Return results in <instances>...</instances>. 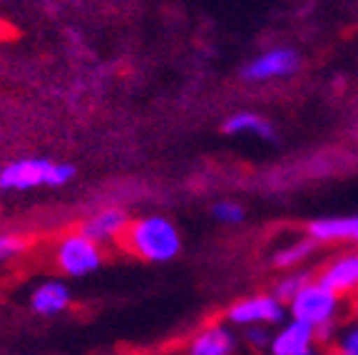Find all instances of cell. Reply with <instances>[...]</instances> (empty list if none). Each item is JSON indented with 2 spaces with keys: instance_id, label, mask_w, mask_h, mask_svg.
Here are the masks:
<instances>
[{
  "instance_id": "cell-22",
  "label": "cell",
  "mask_w": 358,
  "mask_h": 355,
  "mask_svg": "<svg viewBox=\"0 0 358 355\" xmlns=\"http://www.w3.org/2000/svg\"><path fill=\"white\" fill-rule=\"evenodd\" d=\"M356 313H358V305H356ZM356 328H358V326H356Z\"/></svg>"
},
{
  "instance_id": "cell-17",
  "label": "cell",
  "mask_w": 358,
  "mask_h": 355,
  "mask_svg": "<svg viewBox=\"0 0 358 355\" xmlns=\"http://www.w3.org/2000/svg\"><path fill=\"white\" fill-rule=\"evenodd\" d=\"M25 249H28V244L17 236H0V261H8L13 256L22 254Z\"/></svg>"
},
{
  "instance_id": "cell-11",
  "label": "cell",
  "mask_w": 358,
  "mask_h": 355,
  "mask_svg": "<svg viewBox=\"0 0 358 355\" xmlns=\"http://www.w3.org/2000/svg\"><path fill=\"white\" fill-rule=\"evenodd\" d=\"M236 338L229 328L209 326L189 343V355H234Z\"/></svg>"
},
{
  "instance_id": "cell-18",
  "label": "cell",
  "mask_w": 358,
  "mask_h": 355,
  "mask_svg": "<svg viewBox=\"0 0 358 355\" xmlns=\"http://www.w3.org/2000/svg\"><path fill=\"white\" fill-rule=\"evenodd\" d=\"M336 353L338 355H358V328H351V331H346V333L338 335Z\"/></svg>"
},
{
  "instance_id": "cell-21",
  "label": "cell",
  "mask_w": 358,
  "mask_h": 355,
  "mask_svg": "<svg viewBox=\"0 0 358 355\" xmlns=\"http://www.w3.org/2000/svg\"><path fill=\"white\" fill-rule=\"evenodd\" d=\"M299 355H316V353H313V350H306V353H299Z\"/></svg>"
},
{
  "instance_id": "cell-3",
  "label": "cell",
  "mask_w": 358,
  "mask_h": 355,
  "mask_svg": "<svg viewBox=\"0 0 358 355\" xmlns=\"http://www.w3.org/2000/svg\"><path fill=\"white\" fill-rule=\"evenodd\" d=\"M341 296L329 291L324 283L306 281L299 289V294L289 300V313L294 321L306 323V326H311L316 331L321 326L336 323V318L341 313Z\"/></svg>"
},
{
  "instance_id": "cell-23",
  "label": "cell",
  "mask_w": 358,
  "mask_h": 355,
  "mask_svg": "<svg viewBox=\"0 0 358 355\" xmlns=\"http://www.w3.org/2000/svg\"><path fill=\"white\" fill-rule=\"evenodd\" d=\"M331 355H338V353H331Z\"/></svg>"
},
{
  "instance_id": "cell-8",
  "label": "cell",
  "mask_w": 358,
  "mask_h": 355,
  "mask_svg": "<svg viewBox=\"0 0 358 355\" xmlns=\"http://www.w3.org/2000/svg\"><path fill=\"white\" fill-rule=\"evenodd\" d=\"M308 239L316 244H358V217L316 219L306 226Z\"/></svg>"
},
{
  "instance_id": "cell-2",
  "label": "cell",
  "mask_w": 358,
  "mask_h": 355,
  "mask_svg": "<svg viewBox=\"0 0 358 355\" xmlns=\"http://www.w3.org/2000/svg\"><path fill=\"white\" fill-rule=\"evenodd\" d=\"M73 177V164H55L50 159H17L0 169V189L25 191L35 187H62Z\"/></svg>"
},
{
  "instance_id": "cell-1",
  "label": "cell",
  "mask_w": 358,
  "mask_h": 355,
  "mask_svg": "<svg viewBox=\"0 0 358 355\" xmlns=\"http://www.w3.org/2000/svg\"><path fill=\"white\" fill-rule=\"evenodd\" d=\"M120 249L137 256L142 261L164 263L172 261L182 251V236L177 226L164 217H145L127 222L122 233L117 236Z\"/></svg>"
},
{
  "instance_id": "cell-12",
  "label": "cell",
  "mask_w": 358,
  "mask_h": 355,
  "mask_svg": "<svg viewBox=\"0 0 358 355\" xmlns=\"http://www.w3.org/2000/svg\"><path fill=\"white\" fill-rule=\"evenodd\" d=\"M30 303H33V311L40 313V316H55V313H62L67 308V303H70V291H67L65 283L48 281L35 291Z\"/></svg>"
},
{
  "instance_id": "cell-4",
  "label": "cell",
  "mask_w": 358,
  "mask_h": 355,
  "mask_svg": "<svg viewBox=\"0 0 358 355\" xmlns=\"http://www.w3.org/2000/svg\"><path fill=\"white\" fill-rule=\"evenodd\" d=\"M102 259L105 254H102L100 244H95L80 231L67 233L55 251V263L65 276H87L100 268Z\"/></svg>"
},
{
  "instance_id": "cell-9",
  "label": "cell",
  "mask_w": 358,
  "mask_h": 355,
  "mask_svg": "<svg viewBox=\"0 0 358 355\" xmlns=\"http://www.w3.org/2000/svg\"><path fill=\"white\" fill-rule=\"evenodd\" d=\"M313 343H316L313 328L291 318L279 328V333L268 340V348H271V355H299L313 350Z\"/></svg>"
},
{
  "instance_id": "cell-20",
  "label": "cell",
  "mask_w": 358,
  "mask_h": 355,
  "mask_svg": "<svg viewBox=\"0 0 358 355\" xmlns=\"http://www.w3.org/2000/svg\"><path fill=\"white\" fill-rule=\"evenodd\" d=\"M8 33H10V30H8V25L3 20H0V43H3V40L8 38Z\"/></svg>"
},
{
  "instance_id": "cell-14",
  "label": "cell",
  "mask_w": 358,
  "mask_h": 355,
  "mask_svg": "<svg viewBox=\"0 0 358 355\" xmlns=\"http://www.w3.org/2000/svg\"><path fill=\"white\" fill-rule=\"evenodd\" d=\"M316 241H311V239H301V241H296V244H291V246H286V249H281V251H276V256H274V263L276 266H281V268H289V266H299L301 261H306L308 256L316 251Z\"/></svg>"
},
{
  "instance_id": "cell-6",
  "label": "cell",
  "mask_w": 358,
  "mask_h": 355,
  "mask_svg": "<svg viewBox=\"0 0 358 355\" xmlns=\"http://www.w3.org/2000/svg\"><path fill=\"white\" fill-rule=\"evenodd\" d=\"M296 67H299L296 52L291 50V48H276V50H268L264 55L254 57L241 70V75L249 82H266V80H274V78H289V75L296 73Z\"/></svg>"
},
{
  "instance_id": "cell-10",
  "label": "cell",
  "mask_w": 358,
  "mask_h": 355,
  "mask_svg": "<svg viewBox=\"0 0 358 355\" xmlns=\"http://www.w3.org/2000/svg\"><path fill=\"white\" fill-rule=\"evenodd\" d=\"M127 222L129 219L122 209H102L80 226V233H85L95 244H107V241H117Z\"/></svg>"
},
{
  "instance_id": "cell-15",
  "label": "cell",
  "mask_w": 358,
  "mask_h": 355,
  "mask_svg": "<svg viewBox=\"0 0 358 355\" xmlns=\"http://www.w3.org/2000/svg\"><path fill=\"white\" fill-rule=\"evenodd\" d=\"M306 281H311L306 271H301V273H291V276L281 278V281L276 283L274 298H279L281 303H289V300L299 294V289H301V286H303Z\"/></svg>"
},
{
  "instance_id": "cell-16",
  "label": "cell",
  "mask_w": 358,
  "mask_h": 355,
  "mask_svg": "<svg viewBox=\"0 0 358 355\" xmlns=\"http://www.w3.org/2000/svg\"><path fill=\"white\" fill-rule=\"evenodd\" d=\"M214 219L222 224H241L244 222V209L234 201H222L214 206Z\"/></svg>"
},
{
  "instance_id": "cell-19",
  "label": "cell",
  "mask_w": 358,
  "mask_h": 355,
  "mask_svg": "<svg viewBox=\"0 0 358 355\" xmlns=\"http://www.w3.org/2000/svg\"><path fill=\"white\" fill-rule=\"evenodd\" d=\"M246 340H249L254 348H266L271 335L266 333V328L264 326H249L246 328Z\"/></svg>"
},
{
  "instance_id": "cell-7",
  "label": "cell",
  "mask_w": 358,
  "mask_h": 355,
  "mask_svg": "<svg viewBox=\"0 0 358 355\" xmlns=\"http://www.w3.org/2000/svg\"><path fill=\"white\" fill-rule=\"evenodd\" d=\"M319 283H324L326 289L334 291L336 296H356L358 294V254L351 251V254H341L336 256L334 261H329L324 268H321Z\"/></svg>"
},
{
  "instance_id": "cell-13",
  "label": "cell",
  "mask_w": 358,
  "mask_h": 355,
  "mask_svg": "<svg viewBox=\"0 0 358 355\" xmlns=\"http://www.w3.org/2000/svg\"><path fill=\"white\" fill-rule=\"evenodd\" d=\"M224 132L227 134H244L252 132L262 139H274L276 129L268 124V119H264L262 115H254V112H236L231 115L227 122H224Z\"/></svg>"
},
{
  "instance_id": "cell-5",
  "label": "cell",
  "mask_w": 358,
  "mask_h": 355,
  "mask_svg": "<svg viewBox=\"0 0 358 355\" xmlns=\"http://www.w3.org/2000/svg\"><path fill=\"white\" fill-rule=\"evenodd\" d=\"M231 323L236 326H276L284 323L286 318V305L274 296H252L239 303H234L227 313Z\"/></svg>"
}]
</instances>
